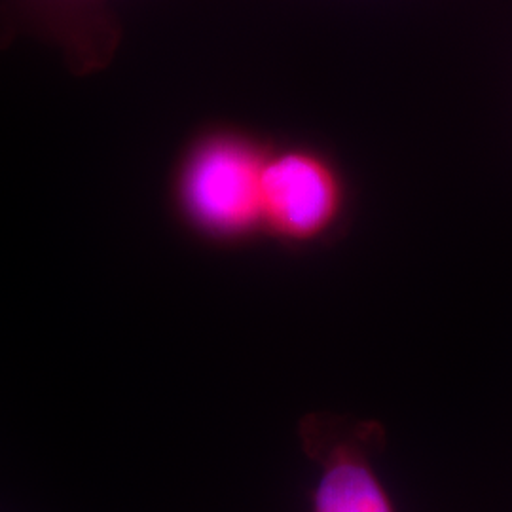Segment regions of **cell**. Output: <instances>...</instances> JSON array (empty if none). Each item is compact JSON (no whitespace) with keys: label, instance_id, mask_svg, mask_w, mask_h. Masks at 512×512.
Listing matches in <instances>:
<instances>
[{"label":"cell","instance_id":"obj_3","mask_svg":"<svg viewBox=\"0 0 512 512\" xmlns=\"http://www.w3.org/2000/svg\"><path fill=\"white\" fill-rule=\"evenodd\" d=\"M298 439L317 467L310 512H397L374 463L385 442L382 423L308 414Z\"/></svg>","mask_w":512,"mask_h":512},{"label":"cell","instance_id":"obj_4","mask_svg":"<svg viewBox=\"0 0 512 512\" xmlns=\"http://www.w3.org/2000/svg\"><path fill=\"white\" fill-rule=\"evenodd\" d=\"M4 18L57 46L76 74L103 71L120 44L109 0H6Z\"/></svg>","mask_w":512,"mask_h":512},{"label":"cell","instance_id":"obj_1","mask_svg":"<svg viewBox=\"0 0 512 512\" xmlns=\"http://www.w3.org/2000/svg\"><path fill=\"white\" fill-rule=\"evenodd\" d=\"M272 143L234 126H209L179 154L169 203L184 230L213 247L264 236L262 175Z\"/></svg>","mask_w":512,"mask_h":512},{"label":"cell","instance_id":"obj_2","mask_svg":"<svg viewBox=\"0 0 512 512\" xmlns=\"http://www.w3.org/2000/svg\"><path fill=\"white\" fill-rule=\"evenodd\" d=\"M348 183L329 154L306 147L270 148L262 175V232L287 247L332 238L348 215Z\"/></svg>","mask_w":512,"mask_h":512}]
</instances>
